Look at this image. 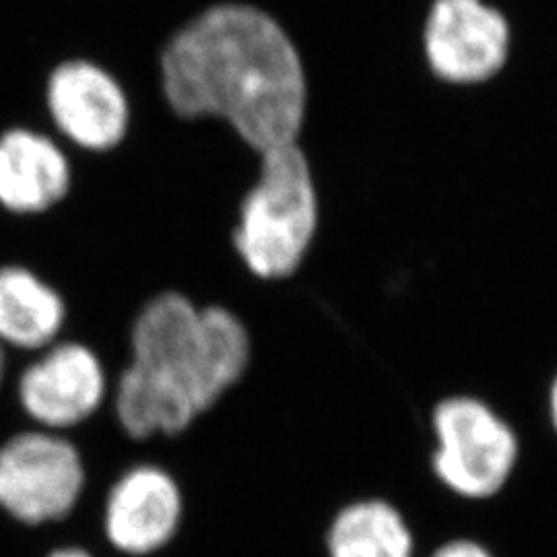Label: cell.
Segmentation results:
<instances>
[{"mask_svg": "<svg viewBox=\"0 0 557 557\" xmlns=\"http://www.w3.org/2000/svg\"><path fill=\"white\" fill-rule=\"evenodd\" d=\"M324 557H419L418 531L397 499L361 494L341 502L322 529Z\"/></svg>", "mask_w": 557, "mask_h": 557, "instance_id": "8fae6325", "label": "cell"}, {"mask_svg": "<svg viewBox=\"0 0 557 557\" xmlns=\"http://www.w3.org/2000/svg\"><path fill=\"white\" fill-rule=\"evenodd\" d=\"M89 487L87 450L71 434L29 428L0 442V512L21 527L71 520Z\"/></svg>", "mask_w": 557, "mask_h": 557, "instance_id": "5b68a950", "label": "cell"}, {"mask_svg": "<svg viewBox=\"0 0 557 557\" xmlns=\"http://www.w3.org/2000/svg\"><path fill=\"white\" fill-rule=\"evenodd\" d=\"M41 108L60 137L87 153L114 151L131 131L124 87L94 60L52 64L41 85Z\"/></svg>", "mask_w": 557, "mask_h": 557, "instance_id": "ba28073f", "label": "cell"}, {"mask_svg": "<svg viewBox=\"0 0 557 557\" xmlns=\"http://www.w3.org/2000/svg\"><path fill=\"white\" fill-rule=\"evenodd\" d=\"M4 376H7V347L0 343V388H2Z\"/></svg>", "mask_w": 557, "mask_h": 557, "instance_id": "2e32d148", "label": "cell"}, {"mask_svg": "<svg viewBox=\"0 0 557 557\" xmlns=\"http://www.w3.org/2000/svg\"><path fill=\"white\" fill-rule=\"evenodd\" d=\"M69 322V304L59 287L27 262H0V343L38 354L57 343Z\"/></svg>", "mask_w": 557, "mask_h": 557, "instance_id": "7c38bea8", "label": "cell"}, {"mask_svg": "<svg viewBox=\"0 0 557 557\" xmlns=\"http://www.w3.org/2000/svg\"><path fill=\"white\" fill-rule=\"evenodd\" d=\"M430 473L455 498H498L517 473V430L481 397L458 393L436 400L430 409Z\"/></svg>", "mask_w": 557, "mask_h": 557, "instance_id": "277c9868", "label": "cell"}, {"mask_svg": "<svg viewBox=\"0 0 557 557\" xmlns=\"http://www.w3.org/2000/svg\"><path fill=\"white\" fill-rule=\"evenodd\" d=\"M421 41L436 79L471 87L502 73L510 59L512 29L506 15L485 0H434Z\"/></svg>", "mask_w": 557, "mask_h": 557, "instance_id": "9c48e42d", "label": "cell"}, {"mask_svg": "<svg viewBox=\"0 0 557 557\" xmlns=\"http://www.w3.org/2000/svg\"><path fill=\"white\" fill-rule=\"evenodd\" d=\"M320 223L319 186L299 143L259 156L252 188L239 202L234 248L244 267L262 281L298 273Z\"/></svg>", "mask_w": 557, "mask_h": 557, "instance_id": "3957f363", "label": "cell"}, {"mask_svg": "<svg viewBox=\"0 0 557 557\" xmlns=\"http://www.w3.org/2000/svg\"><path fill=\"white\" fill-rule=\"evenodd\" d=\"M112 382L100 354L77 338H59L17 376L15 398L34 428L71 434L100 418Z\"/></svg>", "mask_w": 557, "mask_h": 557, "instance_id": "52a82bcc", "label": "cell"}, {"mask_svg": "<svg viewBox=\"0 0 557 557\" xmlns=\"http://www.w3.org/2000/svg\"><path fill=\"white\" fill-rule=\"evenodd\" d=\"M44 557H100L91 547L83 543H62L52 549H48Z\"/></svg>", "mask_w": 557, "mask_h": 557, "instance_id": "5bb4252c", "label": "cell"}, {"mask_svg": "<svg viewBox=\"0 0 557 557\" xmlns=\"http://www.w3.org/2000/svg\"><path fill=\"white\" fill-rule=\"evenodd\" d=\"M73 184V161L50 133L34 124L0 131V213L44 218L69 200Z\"/></svg>", "mask_w": 557, "mask_h": 557, "instance_id": "30bf717a", "label": "cell"}, {"mask_svg": "<svg viewBox=\"0 0 557 557\" xmlns=\"http://www.w3.org/2000/svg\"><path fill=\"white\" fill-rule=\"evenodd\" d=\"M98 531L114 557H165L188 522V494L161 458H128L103 483Z\"/></svg>", "mask_w": 557, "mask_h": 557, "instance_id": "8992f818", "label": "cell"}, {"mask_svg": "<svg viewBox=\"0 0 557 557\" xmlns=\"http://www.w3.org/2000/svg\"><path fill=\"white\" fill-rule=\"evenodd\" d=\"M252 366L255 338L234 310L161 292L131 324L110 421L133 450L182 438L238 391Z\"/></svg>", "mask_w": 557, "mask_h": 557, "instance_id": "7a4b0ae2", "label": "cell"}, {"mask_svg": "<svg viewBox=\"0 0 557 557\" xmlns=\"http://www.w3.org/2000/svg\"><path fill=\"white\" fill-rule=\"evenodd\" d=\"M161 94L182 120H220L255 153L299 143L308 75L298 46L271 13L220 2L172 34Z\"/></svg>", "mask_w": 557, "mask_h": 557, "instance_id": "6da1fadb", "label": "cell"}, {"mask_svg": "<svg viewBox=\"0 0 557 557\" xmlns=\"http://www.w3.org/2000/svg\"><path fill=\"white\" fill-rule=\"evenodd\" d=\"M547 409H549V421H552V428H554V432L557 434V374L556 379L552 380V386H549Z\"/></svg>", "mask_w": 557, "mask_h": 557, "instance_id": "9a60e30c", "label": "cell"}, {"mask_svg": "<svg viewBox=\"0 0 557 557\" xmlns=\"http://www.w3.org/2000/svg\"><path fill=\"white\" fill-rule=\"evenodd\" d=\"M425 557H496L494 552L479 539L450 537L444 539Z\"/></svg>", "mask_w": 557, "mask_h": 557, "instance_id": "4fadbf2b", "label": "cell"}]
</instances>
